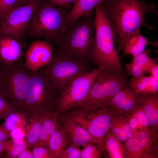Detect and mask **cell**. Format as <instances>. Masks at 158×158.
<instances>
[{
    "mask_svg": "<svg viewBox=\"0 0 158 158\" xmlns=\"http://www.w3.org/2000/svg\"><path fill=\"white\" fill-rule=\"evenodd\" d=\"M101 4L113 29L118 55L130 36L140 27L155 30L145 19L148 13L158 15L154 3L142 0H105Z\"/></svg>",
    "mask_w": 158,
    "mask_h": 158,
    "instance_id": "6da1fadb",
    "label": "cell"
},
{
    "mask_svg": "<svg viewBox=\"0 0 158 158\" xmlns=\"http://www.w3.org/2000/svg\"><path fill=\"white\" fill-rule=\"evenodd\" d=\"M69 6L40 0L28 23L24 36L42 38L57 44L66 27Z\"/></svg>",
    "mask_w": 158,
    "mask_h": 158,
    "instance_id": "7a4b0ae2",
    "label": "cell"
},
{
    "mask_svg": "<svg viewBox=\"0 0 158 158\" xmlns=\"http://www.w3.org/2000/svg\"><path fill=\"white\" fill-rule=\"evenodd\" d=\"M94 12L95 40L90 60L98 67L121 72L123 70L114 46L113 30L101 3Z\"/></svg>",
    "mask_w": 158,
    "mask_h": 158,
    "instance_id": "3957f363",
    "label": "cell"
},
{
    "mask_svg": "<svg viewBox=\"0 0 158 158\" xmlns=\"http://www.w3.org/2000/svg\"><path fill=\"white\" fill-rule=\"evenodd\" d=\"M95 35L94 11L66 27L57 49L67 56L87 62L90 60Z\"/></svg>",
    "mask_w": 158,
    "mask_h": 158,
    "instance_id": "277c9868",
    "label": "cell"
},
{
    "mask_svg": "<svg viewBox=\"0 0 158 158\" xmlns=\"http://www.w3.org/2000/svg\"><path fill=\"white\" fill-rule=\"evenodd\" d=\"M128 75L102 69L93 82L86 98L71 110H88L106 107L107 102L126 86Z\"/></svg>",
    "mask_w": 158,
    "mask_h": 158,
    "instance_id": "5b68a950",
    "label": "cell"
},
{
    "mask_svg": "<svg viewBox=\"0 0 158 158\" xmlns=\"http://www.w3.org/2000/svg\"><path fill=\"white\" fill-rule=\"evenodd\" d=\"M56 92L45 67L32 72L24 100L23 111L28 115L44 111H56Z\"/></svg>",
    "mask_w": 158,
    "mask_h": 158,
    "instance_id": "8992f818",
    "label": "cell"
},
{
    "mask_svg": "<svg viewBox=\"0 0 158 158\" xmlns=\"http://www.w3.org/2000/svg\"><path fill=\"white\" fill-rule=\"evenodd\" d=\"M0 66V91L8 99L16 110L23 112L24 100L32 71L22 59Z\"/></svg>",
    "mask_w": 158,
    "mask_h": 158,
    "instance_id": "52a82bcc",
    "label": "cell"
},
{
    "mask_svg": "<svg viewBox=\"0 0 158 158\" xmlns=\"http://www.w3.org/2000/svg\"><path fill=\"white\" fill-rule=\"evenodd\" d=\"M45 68L54 89L60 93L77 75L91 70L87 62L67 56L57 49Z\"/></svg>",
    "mask_w": 158,
    "mask_h": 158,
    "instance_id": "ba28073f",
    "label": "cell"
},
{
    "mask_svg": "<svg viewBox=\"0 0 158 158\" xmlns=\"http://www.w3.org/2000/svg\"><path fill=\"white\" fill-rule=\"evenodd\" d=\"M115 113L111 108L104 107L88 110L72 109L67 115L99 141L102 149L103 139Z\"/></svg>",
    "mask_w": 158,
    "mask_h": 158,
    "instance_id": "9c48e42d",
    "label": "cell"
},
{
    "mask_svg": "<svg viewBox=\"0 0 158 158\" xmlns=\"http://www.w3.org/2000/svg\"><path fill=\"white\" fill-rule=\"evenodd\" d=\"M103 68L81 73L74 77L60 93L56 99V111H66L82 102L87 97L92 85Z\"/></svg>",
    "mask_w": 158,
    "mask_h": 158,
    "instance_id": "30bf717a",
    "label": "cell"
},
{
    "mask_svg": "<svg viewBox=\"0 0 158 158\" xmlns=\"http://www.w3.org/2000/svg\"><path fill=\"white\" fill-rule=\"evenodd\" d=\"M40 0H31L14 7L1 19L0 35L14 38L21 44L28 23Z\"/></svg>",
    "mask_w": 158,
    "mask_h": 158,
    "instance_id": "8fae6325",
    "label": "cell"
},
{
    "mask_svg": "<svg viewBox=\"0 0 158 158\" xmlns=\"http://www.w3.org/2000/svg\"><path fill=\"white\" fill-rule=\"evenodd\" d=\"M53 49L50 42L39 40L31 42L24 56L25 67L35 73L39 69L46 66L51 61Z\"/></svg>",
    "mask_w": 158,
    "mask_h": 158,
    "instance_id": "7c38bea8",
    "label": "cell"
},
{
    "mask_svg": "<svg viewBox=\"0 0 158 158\" xmlns=\"http://www.w3.org/2000/svg\"><path fill=\"white\" fill-rule=\"evenodd\" d=\"M139 95L127 85L107 102L105 107L111 108L116 113L127 115L139 104Z\"/></svg>",
    "mask_w": 158,
    "mask_h": 158,
    "instance_id": "4fadbf2b",
    "label": "cell"
},
{
    "mask_svg": "<svg viewBox=\"0 0 158 158\" xmlns=\"http://www.w3.org/2000/svg\"><path fill=\"white\" fill-rule=\"evenodd\" d=\"M21 44L12 37L0 35V60L3 65L10 64L24 56Z\"/></svg>",
    "mask_w": 158,
    "mask_h": 158,
    "instance_id": "5bb4252c",
    "label": "cell"
},
{
    "mask_svg": "<svg viewBox=\"0 0 158 158\" xmlns=\"http://www.w3.org/2000/svg\"><path fill=\"white\" fill-rule=\"evenodd\" d=\"M41 124L38 140L33 147L47 146L49 140L59 124V114L56 111H44L40 113Z\"/></svg>",
    "mask_w": 158,
    "mask_h": 158,
    "instance_id": "9a60e30c",
    "label": "cell"
},
{
    "mask_svg": "<svg viewBox=\"0 0 158 158\" xmlns=\"http://www.w3.org/2000/svg\"><path fill=\"white\" fill-rule=\"evenodd\" d=\"M150 50L147 49L140 55L133 57L130 62L125 65L128 75L131 76L133 79H136L148 73L150 68L156 62L150 57Z\"/></svg>",
    "mask_w": 158,
    "mask_h": 158,
    "instance_id": "2e32d148",
    "label": "cell"
},
{
    "mask_svg": "<svg viewBox=\"0 0 158 158\" xmlns=\"http://www.w3.org/2000/svg\"><path fill=\"white\" fill-rule=\"evenodd\" d=\"M139 104L148 118L149 128H158V93L153 94H139Z\"/></svg>",
    "mask_w": 158,
    "mask_h": 158,
    "instance_id": "e0dca14e",
    "label": "cell"
},
{
    "mask_svg": "<svg viewBox=\"0 0 158 158\" xmlns=\"http://www.w3.org/2000/svg\"><path fill=\"white\" fill-rule=\"evenodd\" d=\"M108 133L116 137L122 143L134 136L127 115L116 112Z\"/></svg>",
    "mask_w": 158,
    "mask_h": 158,
    "instance_id": "ac0fdd59",
    "label": "cell"
},
{
    "mask_svg": "<svg viewBox=\"0 0 158 158\" xmlns=\"http://www.w3.org/2000/svg\"><path fill=\"white\" fill-rule=\"evenodd\" d=\"M105 0H75L68 14L66 27L94 11L96 7Z\"/></svg>",
    "mask_w": 158,
    "mask_h": 158,
    "instance_id": "d6986e66",
    "label": "cell"
},
{
    "mask_svg": "<svg viewBox=\"0 0 158 158\" xmlns=\"http://www.w3.org/2000/svg\"><path fill=\"white\" fill-rule=\"evenodd\" d=\"M148 44L158 46L157 42L149 41L141 35L140 28L138 29L128 37L123 50V57L127 55H131L133 57L140 55L144 51L146 46Z\"/></svg>",
    "mask_w": 158,
    "mask_h": 158,
    "instance_id": "ffe728a7",
    "label": "cell"
},
{
    "mask_svg": "<svg viewBox=\"0 0 158 158\" xmlns=\"http://www.w3.org/2000/svg\"><path fill=\"white\" fill-rule=\"evenodd\" d=\"M68 143L67 133L59 121V124L50 138L47 145L50 158H59Z\"/></svg>",
    "mask_w": 158,
    "mask_h": 158,
    "instance_id": "44dd1931",
    "label": "cell"
},
{
    "mask_svg": "<svg viewBox=\"0 0 158 158\" xmlns=\"http://www.w3.org/2000/svg\"><path fill=\"white\" fill-rule=\"evenodd\" d=\"M59 117V123L67 133L74 135L85 140L87 142L95 144L101 147L100 142L93 137L85 129L73 121L67 115Z\"/></svg>",
    "mask_w": 158,
    "mask_h": 158,
    "instance_id": "7402d4cb",
    "label": "cell"
},
{
    "mask_svg": "<svg viewBox=\"0 0 158 158\" xmlns=\"http://www.w3.org/2000/svg\"><path fill=\"white\" fill-rule=\"evenodd\" d=\"M102 150L103 155L106 158H124L122 143L108 132L103 139Z\"/></svg>",
    "mask_w": 158,
    "mask_h": 158,
    "instance_id": "603a6c76",
    "label": "cell"
},
{
    "mask_svg": "<svg viewBox=\"0 0 158 158\" xmlns=\"http://www.w3.org/2000/svg\"><path fill=\"white\" fill-rule=\"evenodd\" d=\"M41 124L40 113L28 115L25 126V136L30 148H33L38 140L40 132Z\"/></svg>",
    "mask_w": 158,
    "mask_h": 158,
    "instance_id": "cb8c5ba5",
    "label": "cell"
},
{
    "mask_svg": "<svg viewBox=\"0 0 158 158\" xmlns=\"http://www.w3.org/2000/svg\"><path fill=\"white\" fill-rule=\"evenodd\" d=\"M127 115L134 135L149 128L148 118L139 104Z\"/></svg>",
    "mask_w": 158,
    "mask_h": 158,
    "instance_id": "d4e9b609",
    "label": "cell"
},
{
    "mask_svg": "<svg viewBox=\"0 0 158 158\" xmlns=\"http://www.w3.org/2000/svg\"><path fill=\"white\" fill-rule=\"evenodd\" d=\"M4 158H17L24 150L30 148L27 141L24 138H11L5 141Z\"/></svg>",
    "mask_w": 158,
    "mask_h": 158,
    "instance_id": "484cf974",
    "label": "cell"
},
{
    "mask_svg": "<svg viewBox=\"0 0 158 158\" xmlns=\"http://www.w3.org/2000/svg\"><path fill=\"white\" fill-rule=\"evenodd\" d=\"M28 116L25 112L13 111L5 118L2 126L9 132L17 128H25Z\"/></svg>",
    "mask_w": 158,
    "mask_h": 158,
    "instance_id": "4316f807",
    "label": "cell"
},
{
    "mask_svg": "<svg viewBox=\"0 0 158 158\" xmlns=\"http://www.w3.org/2000/svg\"><path fill=\"white\" fill-rule=\"evenodd\" d=\"M124 158H143L144 150L135 136L122 143Z\"/></svg>",
    "mask_w": 158,
    "mask_h": 158,
    "instance_id": "83f0119b",
    "label": "cell"
},
{
    "mask_svg": "<svg viewBox=\"0 0 158 158\" xmlns=\"http://www.w3.org/2000/svg\"><path fill=\"white\" fill-rule=\"evenodd\" d=\"M134 135L137 138L145 152L158 139V128L151 130L148 128Z\"/></svg>",
    "mask_w": 158,
    "mask_h": 158,
    "instance_id": "f1b7e54d",
    "label": "cell"
},
{
    "mask_svg": "<svg viewBox=\"0 0 158 158\" xmlns=\"http://www.w3.org/2000/svg\"><path fill=\"white\" fill-rule=\"evenodd\" d=\"M151 75L144 76L136 79H130L127 85L138 94H144L150 84Z\"/></svg>",
    "mask_w": 158,
    "mask_h": 158,
    "instance_id": "f546056e",
    "label": "cell"
},
{
    "mask_svg": "<svg viewBox=\"0 0 158 158\" xmlns=\"http://www.w3.org/2000/svg\"><path fill=\"white\" fill-rule=\"evenodd\" d=\"M89 143L81 150V158H99L103 154L102 151L97 145Z\"/></svg>",
    "mask_w": 158,
    "mask_h": 158,
    "instance_id": "4dcf8cb0",
    "label": "cell"
},
{
    "mask_svg": "<svg viewBox=\"0 0 158 158\" xmlns=\"http://www.w3.org/2000/svg\"><path fill=\"white\" fill-rule=\"evenodd\" d=\"M15 110L8 99L0 91V120L5 118L10 113Z\"/></svg>",
    "mask_w": 158,
    "mask_h": 158,
    "instance_id": "1f68e13d",
    "label": "cell"
},
{
    "mask_svg": "<svg viewBox=\"0 0 158 158\" xmlns=\"http://www.w3.org/2000/svg\"><path fill=\"white\" fill-rule=\"evenodd\" d=\"M79 147L71 144L61 152L59 158H81V150Z\"/></svg>",
    "mask_w": 158,
    "mask_h": 158,
    "instance_id": "d6a6232c",
    "label": "cell"
},
{
    "mask_svg": "<svg viewBox=\"0 0 158 158\" xmlns=\"http://www.w3.org/2000/svg\"><path fill=\"white\" fill-rule=\"evenodd\" d=\"M17 3V0H0V16L1 19Z\"/></svg>",
    "mask_w": 158,
    "mask_h": 158,
    "instance_id": "836d02e7",
    "label": "cell"
},
{
    "mask_svg": "<svg viewBox=\"0 0 158 158\" xmlns=\"http://www.w3.org/2000/svg\"><path fill=\"white\" fill-rule=\"evenodd\" d=\"M33 148L32 153L33 158H50V151L47 146Z\"/></svg>",
    "mask_w": 158,
    "mask_h": 158,
    "instance_id": "e575fe53",
    "label": "cell"
},
{
    "mask_svg": "<svg viewBox=\"0 0 158 158\" xmlns=\"http://www.w3.org/2000/svg\"><path fill=\"white\" fill-rule=\"evenodd\" d=\"M158 158V139L156 140L152 144L145 152L143 158Z\"/></svg>",
    "mask_w": 158,
    "mask_h": 158,
    "instance_id": "d590c367",
    "label": "cell"
},
{
    "mask_svg": "<svg viewBox=\"0 0 158 158\" xmlns=\"http://www.w3.org/2000/svg\"><path fill=\"white\" fill-rule=\"evenodd\" d=\"M67 134L68 143H70V144H73L79 147L81 146L83 147L89 143L83 139L74 135L68 133Z\"/></svg>",
    "mask_w": 158,
    "mask_h": 158,
    "instance_id": "8d00e7d4",
    "label": "cell"
},
{
    "mask_svg": "<svg viewBox=\"0 0 158 158\" xmlns=\"http://www.w3.org/2000/svg\"><path fill=\"white\" fill-rule=\"evenodd\" d=\"M151 76L149 85L144 94H153L158 92V78H155L152 75Z\"/></svg>",
    "mask_w": 158,
    "mask_h": 158,
    "instance_id": "74e56055",
    "label": "cell"
},
{
    "mask_svg": "<svg viewBox=\"0 0 158 158\" xmlns=\"http://www.w3.org/2000/svg\"><path fill=\"white\" fill-rule=\"evenodd\" d=\"M11 138H24L26 136L25 128H17L14 129L10 132Z\"/></svg>",
    "mask_w": 158,
    "mask_h": 158,
    "instance_id": "f35d334b",
    "label": "cell"
},
{
    "mask_svg": "<svg viewBox=\"0 0 158 158\" xmlns=\"http://www.w3.org/2000/svg\"><path fill=\"white\" fill-rule=\"evenodd\" d=\"M10 138V133L2 126H0V141H5Z\"/></svg>",
    "mask_w": 158,
    "mask_h": 158,
    "instance_id": "ab89813d",
    "label": "cell"
},
{
    "mask_svg": "<svg viewBox=\"0 0 158 158\" xmlns=\"http://www.w3.org/2000/svg\"><path fill=\"white\" fill-rule=\"evenodd\" d=\"M148 73L155 78H158V65L156 62L150 68Z\"/></svg>",
    "mask_w": 158,
    "mask_h": 158,
    "instance_id": "60d3db41",
    "label": "cell"
},
{
    "mask_svg": "<svg viewBox=\"0 0 158 158\" xmlns=\"http://www.w3.org/2000/svg\"><path fill=\"white\" fill-rule=\"evenodd\" d=\"M55 4L63 6L69 5L71 3H73L75 0H51Z\"/></svg>",
    "mask_w": 158,
    "mask_h": 158,
    "instance_id": "b9f144b4",
    "label": "cell"
},
{
    "mask_svg": "<svg viewBox=\"0 0 158 158\" xmlns=\"http://www.w3.org/2000/svg\"><path fill=\"white\" fill-rule=\"evenodd\" d=\"M17 158H33V157L32 152L27 149L23 151Z\"/></svg>",
    "mask_w": 158,
    "mask_h": 158,
    "instance_id": "7bdbcfd3",
    "label": "cell"
},
{
    "mask_svg": "<svg viewBox=\"0 0 158 158\" xmlns=\"http://www.w3.org/2000/svg\"><path fill=\"white\" fill-rule=\"evenodd\" d=\"M5 152V141H0V158L1 157Z\"/></svg>",
    "mask_w": 158,
    "mask_h": 158,
    "instance_id": "ee69618b",
    "label": "cell"
},
{
    "mask_svg": "<svg viewBox=\"0 0 158 158\" xmlns=\"http://www.w3.org/2000/svg\"><path fill=\"white\" fill-rule=\"evenodd\" d=\"M17 0V3L16 5H18L20 4L26 2H27L28 1L31 0Z\"/></svg>",
    "mask_w": 158,
    "mask_h": 158,
    "instance_id": "f6af8a7d",
    "label": "cell"
},
{
    "mask_svg": "<svg viewBox=\"0 0 158 158\" xmlns=\"http://www.w3.org/2000/svg\"><path fill=\"white\" fill-rule=\"evenodd\" d=\"M1 16H0V22L1 21Z\"/></svg>",
    "mask_w": 158,
    "mask_h": 158,
    "instance_id": "bcb514c9",
    "label": "cell"
}]
</instances>
